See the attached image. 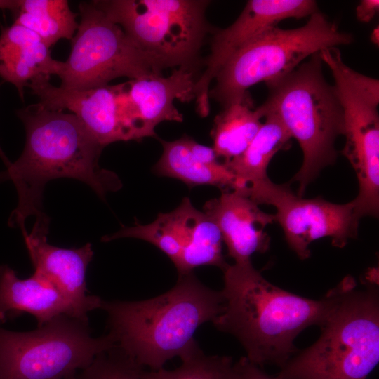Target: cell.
Here are the masks:
<instances>
[{
    "label": "cell",
    "instance_id": "16",
    "mask_svg": "<svg viewBox=\"0 0 379 379\" xmlns=\"http://www.w3.org/2000/svg\"><path fill=\"white\" fill-rule=\"evenodd\" d=\"M33 315L38 327L60 315L74 317L73 309L61 292L46 279L33 274L20 279L7 265L0 266V324L22 314Z\"/></svg>",
    "mask_w": 379,
    "mask_h": 379
},
{
    "label": "cell",
    "instance_id": "22",
    "mask_svg": "<svg viewBox=\"0 0 379 379\" xmlns=\"http://www.w3.org/2000/svg\"><path fill=\"white\" fill-rule=\"evenodd\" d=\"M77 17L66 0H21L14 23L35 32L50 48L61 39H72Z\"/></svg>",
    "mask_w": 379,
    "mask_h": 379
},
{
    "label": "cell",
    "instance_id": "9",
    "mask_svg": "<svg viewBox=\"0 0 379 379\" xmlns=\"http://www.w3.org/2000/svg\"><path fill=\"white\" fill-rule=\"evenodd\" d=\"M80 22L71 52L57 76L60 87L86 90L108 85L121 77L137 79L161 68L118 24L93 1L81 2Z\"/></svg>",
    "mask_w": 379,
    "mask_h": 379
},
{
    "label": "cell",
    "instance_id": "8",
    "mask_svg": "<svg viewBox=\"0 0 379 379\" xmlns=\"http://www.w3.org/2000/svg\"><path fill=\"white\" fill-rule=\"evenodd\" d=\"M114 346L110 333L93 337L88 321L65 314L32 331L0 327V379H64Z\"/></svg>",
    "mask_w": 379,
    "mask_h": 379
},
{
    "label": "cell",
    "instance_id": "6",
    "mask_svg": "<svg viewBox=\"0 0 379 379\" xmlns=\"http://www.w3.org/2000/svg\"><path fill=\"white\" fill-rule=\"evenodd\" d=\"M353 36L339 29L319 10L303 26L273 27L235 53L218 72L209 91L223 107L253 85L267 82L293 70L307 58L331 47L348 45Z\"/></svg>",
    "mask_w": 379,
    "mask_h": 379
},
{
    "label": "cell",
    "instance_id": "30",
    "mask_svg": "<svg viewBox=\"0 0 379 379\" xmlns=\"http://www.w3.org/2000/svg\"><path fill=\"white\" fill-rule=\"evenodd\" d=\"M378 27L375 28L371 34V41L375 45L378 44Z\"/></svg>",
    "mask_w": 379,
    "mask_h": 379
},
{
    "label": "cell",
    "instance_id": "19",
    "mask_svg": "<svg viewBox=\"0 0 379 379\" xmlns=\"http://www.w3.org/2000/svg\"><path fill=\"white\" fill-rule=\"evenodd\" d=\"M264 108L265 121L248 147L239 157L224 163L235 178L232 190H242L268 178L267 169L273 157L291 146L292 137L281 119Z\"/></svg>",
    "mask_w": 379,
    "mask_h": 379
},
{
    "label": "cell",
    "instance_id": "21",
    "mask_svg": "<svg viewBox=\"0 0 379 379\" xmlns=\"http://www.w3.org/2000/svg\"><path fill=\"white\" fill-rule=\"evenodd\" d=\"M160 142L163 152L154 167L157 175L178 179L190 187L213 185L222 190L234 188L235 178L226 165L222 162L208 166L199 161L190 150L185 135L173 141Z\"/></svg>",
    "mask_w": 379,
    "mask_h": 379
},
{
    "label": "cell",
    "instance_id": "14",
    "mask_svg": "<svg viewBox=\"0 0 379 379\" xmlns=\"http://www.w3.org/2000/svg\"><path fill=\"white\" fill-rule=\"evenodd\" d=\"M46 233H23L34 274L53 284L71 305L75 318L88 321V313L101 308L102 300L87 294L86 273L93 259L90 243L80 248H64L50 244Z\"/></svg>",
    "mask_w": 379,
    "mask_h": 379
},
{
    "label": "cell",
    "instance_id": "11",
    "mask_svg": "<svg viewBox=\"0 0 379 379\" xmlns=\"http://www.w3.org/2000/svg\"><path fill=\"white\" fill-rule=\"evenodd\" d=\"M319 11L313 0H250L228 27L214 32L206 68L194 87L197 111L201 117L210 111L211 81L227 61L247 44L288 18L300 19Z\"/></svg>",
    "mask_w": 379,
    "mask_h": 379
},
{
    "label": "cell",
    "instance_id": "1",
    "mask_svg": "<svg viewBox=\"0 0 379 379\" xmlns=\"http://www.w3.org/2000/svg\"><path fill=\"white\" fill-rule=\"evenodd\" d=\"M23 122L25 145L20 157L0 171V182L11 180L18 203L10 215L8 225L26 232L25 220L36 218L34 226L49 227L43 210L45 185L57 178L81 181L105 200L109 192L122 184L113 171L102 168L99 158L103 147L72 113L46 108L39 102L18 111Z\"/></svg>",
    "mask_w": 379,
    "mask_h": 379
},
{
    "label": "cell",
    "instance_id": "27",
    "mask_svg": "<svg viewBox=\"0 0 379 379\" xmlns=\"http://www.w3.org/2000/svg\"><path fill=\"white\" fill-rule=\"evenodd\" d=\"M185 140L192 154L201 162L208 166H215L222 163L219 161L213 147L203 145L187 135Z\"/></svg>",
    "mask_w": 379,
    "mask_h": 379
},
{
    "label": "cell",
    "instance_id": "20",
    "mask_svg": "<svg viewBox=\"0 0 379 379\" xmlns=\"http://www.w3.org/2000/svg\"><path fill=\"white\" fill-rule=\"evenodd\" d=\"M199 211L190 199L185 197L175 209L160 213L152 222L147 225L136 222L135 226L124 227L111 235L103 237L102 241L106 242L124 237L146 241L164 252L176 266Z\"/></svg>",
    "mask_w": 379,
    "mask_h": 379
},
{
    "label": "cell",
    "instance_id": "28",
    "mask_svg": "<svg viewBox=\"0 0 379 379\" xmlns=\"http://www.w3.org/2000/svg\"><path fill=\"white\" fill-rule=\"evenodd\" d=\"M379 11L378 0H361L356 8V16L361 22H370Z\"/></svg>",
    "mask_w": 379,
    "mask_h": 379
},
{
    "label": "cell",
    "instance_id": "15",
    "mask_svg": "<svg viewBox=\"0 0 379 379\" xmlns=\"http://www.w3.org/2000/svg\"><path fill=\"white\" fill-rule=\"evenodd\" d=\"M219 228L227 255L234 263L251 262L256 253L266 252L270 237L265 227L275 221L248 197L237 190H222L221 195L207 201L204 207Z\"/></svg>",
    "mask_w": 379,
    "mask_h": 379
},
{
    "label": "cell",
    "instance_id": "32",
    "mask_svg": "<svg viewBox=\"0 0 379 379\" xmlns=\"http://www.w3.org/2000/svg\"><path fill=\"white\" fill-rule=\"evenodd\" d=\"M64 379H77V373H74V374H72V375H70L66 377Z\"/></svg>",
    "mask_w": 379,
    "mask_h": 379
},
{
    "label": "cell",
    "instance_id": "7",
    "mask_svg": "<svg viewBox=\"0 0 379 379\" xmlns=\"http://www.w3.org/2000/svg\"><path fill=\"white\" fill-rule=\"evenodd\" d=\"M93 2L161 70L197 66L210 30L202 0H101Z\"/></svg>",
    "mask_w": 379,
    "mask_h": 379
},
{
    "label": "cell",
    "instance_id": "12",
    "mask_svg": "<svg viewBox=\"0 0 379 379\" xmlns=\"http://www.w3.org/2000/svg\"><path fill=\"white\" fill-rule=\"evenodd\" d=\"M49 79L47 76L38 77L27 85L44 107L69 110L103 147L131 140L123 106V84L72 90L53 86Z\"/></svg>",
    "mask_w": 379,
    "mask_h": 379
},
{
    "label": "cell",
    "instance_id": "2",
    "mask_svg": "<svg viewBox=\"0 0 379 379\" xmlns=\"http://www.w3.org/2000/svg\"><path fill=\"white\" fill-rule=\"evenodd\" d=\"M223 272V310L214 326L234 335L251 363L281 368L298 351L299 333L322 322L328 291L320 300L294 294L269 282L251 261L228 265Z\"/></svg>",
    "mask_w": 379,
    "mask_h": 379
},
{
    "label": "cell",
    "instance_id": "24",
    "mask_svg": "<svg viewBox=\"0 0 379 379\" xmlns=\"http://www.w3.org/2000/svg\"><path fill=\"white\" fill-rule=\"evenodd\" d=\"M144 379H237V373L230 357L206 355L201 350L174 370L145 371Z\"/></svg>",
    "mask_w": 379,
    "mask_h": 379
},
{
    "label": "cell",
    "instance_id": "25",
    "mask_svg": "<svg viewBox=\"0 0 379 379\" xmlns=\"http://www.w3.org/2000/svg\"><path fill=\"white\" fill-rule=\"evenodd\" d=\"M143 367L117 347L97 356L77 379H144Z\"/></svg>",
    "mask_w": 379,
    "mask_h": 379
},
{
    "label": "cell",
    "instance_id": "29",
    "mask_svg": "<svg viewBox=\"0 0 379 379\" xmlns=\"http://www.w3.org/2000/svg\"><path fill=\"white\" fill-rule=\"evenodd\" d=\"M21 0H0V9L9 10L15 15L18 11Z\"/></svg>",
    "mask_w": 379,
    "mask_h": 379
},
{
    "label": "cell",
    "instance_id": "5",
    "mask_svg": "<svg viewBox=\"0 0 379 379\" xmlns=\"http://www.w3.org/2000/svg\"><path fill=\"white\" fill-rule=\"evenodd\" d=\"M320 52L291 72L266 82L268 97L262 105L275 113L298 142L302 164L291 179L298 195L338 157L337 138L343 135V110L336 89L325 79Z\"/></svg>",
    "mask_w": 379,
    "mask_h": 379
},
{
    "label": "cell",
    "instance_id": "23",
    "mask_svg": "<svg viewBox=\"0 0 379 379\" xmlns=\"http://www.w3.org/2000/svg\"><path fill=\"white\" fill-rule=\"evenodd\" d=\"M222 243L216 224L199 211L175 266L178 274L193 272L194 268L203 265L215 266L223 271L228 264L222 254Z\"/></svg>",
    "mask_w": 379,
    "mask_h": 379
},
{
    "label": "cell",
    "instance_id": "3",
    "mask_svg": "<svg viewBox=\"0 0 379 379\" xmlns=\"http://www.w3.org/2000/svg\"><path fill=\"white\" fill-rule=\"evenodd\" d=\"M221 291L203 284L193 272L179 274L175 285L142 301H105L109 333L115 347L142 367L163 368L173 357L184 361L199 350L197 329L222 311Z\"/></svg>",
    "mask_w": 379,
    "mask_h": 379
},
{
    "label": "cell",
    "instance_id": "4",
    "mask_svg": "<svg viewBox=\"0 0 379 379\" xmlns=\"http://www.w3.org/2000/svg\"><path fill=\"white\" fill-rule=\"evenodd\" d=\"M357 286L347 276L328 291L319 338L293 355L276 379H366L379 361V296L375 286Z\"/></svg>",
    "mask_w": 379,
    "mask_h": 379
},
{
    "label": "cell",
    "instance_id": "10",
    "mask_svg": "<svg viewBox=\"0 0 379 379\" xmlns=\"http://www.w3.org/2000/svg\"><path fill=\"white\" fill-rule=\"evenodd\" d=\"M238 191V190H237ZM258 205L274 206L275 222L286 241L302 260L310 258V245L329 237L333 246L343 248L358 234L360 218L352 201L339 204L317 197L305 199L295 194L289 184H277L269 178L239 190Z\"/></svg>",
    "mask_w": 379,
    "mask_h": 379
},
{
    "label": "cell",
    "instance_id": "26",
    "mask_svg": "<svg viewBox=\"0 0 379 379\" xmlns=\"http://www.w3.org/2000/svg\"><path fill=\"white\" fill-rule=\"evenodd\" d=\"M234 366L237 379H276L267 374L262 368L251 363L246 357H241Z\"/></svg>",
    "mask_w": 379,
    "mask_h": 379
},
{
    "label": "cell",
    "instance_id": "18",
    "mask_svg": "<svg viewBox=\"0 0 379 379\" xmlns=\"http://www.w3.org/2000/svg\"><path fill=\"white\" fill-rule=\"evenodd\" d=\"M265 109L255 107L248 91L223 107L214 119L211 135L218 158L227 163L241 155L262 127Z\"/></svg>",
    "mask_w": 379,
    "mask_h": 379
},
{
    "label": "cell",
    "instance_id": "17",
    "mask_svg": "<svg viewBox=\"0 0 379 379\" xmlns=\"http://www.w3.org/2000/svg\"><path fill=\"white\" fill-rule=\"evenodd\" d=\"M62 62L51 58L38 34L13 23L0 35V77L13 84L23 99L24 87L33 79L57 75Z\"/></svg>",
    "mask_w": 379,
    "mask_h": 379
},
{
    "label": "cell",
    "instance_id": "31",
    "mask_svg": "<svg viewBox=\"0 0 379 379\" xmlns=\"http://www.w3.org/2000/svg\"><path fill=\"white\" fill-rule=\"evenodd\" d=\"M0 157L2 159L4 163L5 164L6 166H8L11 162L8 159V158L6 157L5 154L4 153L1 147H0Z\"/></svg>",
    "mask_w": 379,
    "mask_h": 379
},
{
    "label": "cell",
    "instance_id": "13",
    "mask_svg": "<svg viewBox=\"0 0 379 379\" xmlns=\"http://www.w3.org/2000/svg\"><path fill=\"white\" fill-rule=\"evenodd\" d=\"M197 66H182L169 76L151 73L124 83L125 109L133 140L157 137L156 126L163 121H183L175 100L194 99Z\"/></svg>",
    "mask_w": 379,
    "mask_h": 379
}]
</instances>
